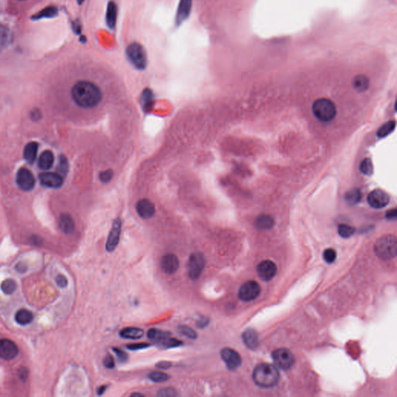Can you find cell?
Returning <instances> with one entry per match:
<instances>
[{
	"label": "cell",
	"instance_id": "cell-41",
	"mask_svg": "<svg viewBox=\"0 0 397 397\" xmlns=\"http://www.w3.org/2000/svg\"><path fill=\"white\" fill-rule=\"evenodd\" d=\"M114 175V172L112 169H107L99 173V179L101 183L107 184V183H110L112 180Z\"/></svg>",
	"mask_w": 397,
	"mask_h": 397
},
{
	"label": "cell",
	"instance_id": "cell-1",
	"mask_svg": "<svg viewBox=\"0 0 397 397\" xmlns=\"http://www.w3.org/2000/svg\"><path fill=\"white\" fill-rule=\"evenodd\" d=\"M73 100L82 108L96 107L103 99L100 88L90 81H78L71 89Z\"/></svg>",
	"mask_w": 397,
	"mask_h": 397
},
{
	"label": "cell",
	"instance_id": "cell-35",
	"mask_svg": "<svg viewBox=\"0 0 397 397\" xmlns=\"http://www.w3.org/2000/svg\"><path fill=\"white\" fill-rule=\"evenodd\" d=\"M158 345L160 347L164 348V349H172V348H177L181 346V345H183V342L169 336L168 338L163 340Z\"/></svg>",
	"mask_w": 397,
	"mask_h": 397
},
{
	"label": "cell",
	"instance_id": "cell-43",
	"mask_svg": "<svg viewBox=\"0 0 397 397\" xmlns=\"http://www.w3.org/2000/svg\"><path fill=\"white\" fill-rule=\"evenodd\" d=\"M323 256H324V258H325V261L327 263L334 262V260L336 259V257H337L335 251H334V249H332V248H327V249H326L325 252H324Z\"/></svg>",
	"mask_w": 397,
	"mask_h": 397
},
{
	"label": "cell",
	"instance_id": "cell-55",
	"mask_svg": "<svg viewBox=\"0 0 397 397\" xmlns=\"http://www.w3.org/2000/svg\"><path fill=\"white\" fill-rule=\"evenodd\" d=\"M107 386H101L97 389V394L99 396L103 395L107 390Z\"/></svg>",
	"mask_w": 397,
	"mask_h": 397
},
{
	"label": "cell",
	"instance_id": "cell-37",
	"mask_svg": "<svg viewBox=\"0 0 397 397\" xmlns=\"http://www.w3.org/2000/svg\"><path fill=\"white\" fill-rule=\"evenodd\" d=\"M57 170H58V173L62 175L63 178L67 175L68 172H69V162L66 156H64V155L60 156Z\"/></svg>",
	"mask_w": 397,
	"mask_h": 397
},
{
	"label": "cell",
	"instance_id": "cell-32",
	"mask_svg": "<svg viewBox=\"0 0 397 397\" xmlns=\"http://www.w3.org/2000/svg\"><path fill=\"white\" fill-rule=\"evenodd\" d=\"M12 41V34L7 26L0 24V47H5Z\"/></svg>",
	"mask_w": 397,
	"mask_h": 397
},
{
	"label": "cell",
	"instance_id": "cell-34",
	"mask_svg": "<svg viewBox=\"0 0 397 397\" xmlns=\"http://www.w3.org/2000/svg\"><path fill=\"white\" fill-rule=\"evenodd\" d=\"M17 285L15 280L12 279H7L4 280L1 284V289L5 294L11 295L15 292L17 289Z\"/></svg>",
	"mask_w": 397,
	"mask_h": 397
},
{
	"label": "cell",
	"instance_id": "cell-56",
	"mask_svg": "<svg viewBox=\"0 0 397 397\" xmlns=\"http://www.w3.org/2000/svg\"><path fill=\"white\" fill-rule=\"evenodd\" d=\"M80 41L82 43L85 44L86 42V38L85 36H82L80 38Z\"/></svg>",
	"mask_w": 397,
	"mask_h": 397
},
{
	"label": "cell",
	"instance_id": "cell-54",
	"mask_svg": "<svg viewBox=\"0 0 397 397\" xmlns=\"http://www.w3.org/2000/svg\"><path fill=\"white\" fill-rule=\"evenodd\" d=\"M41 113H40L38 110H34V111H32L31 112V118L34 119V120H38L39 118L41 117Z\"/></svg>",
	"mask_w": 397,
	"mask_h": 397
},
{
	"label": "cell",
	"instance_id": "cell-22",
	"mask_svg": "<svg viewBox=\"0 0 397 397\" xmlns=\"http://www.w3.org/2000/svg\"><path fill=\"white\" fill-rule=\"evenodd\" d=\"M144 331L142 329L133 327H125L119 332V335L121 338L131 340L140 339L144 336Z\"/></svg>",
	"mask_w": 397,
	"mask_h": 397
},
{
	"label": "cell",
	"instance_id": "cell-30",
	"mask_svg": "<svg viewBox=\"0 0 397 397\" xmlns=\"http://www.w3.org/2000/svg\"><path fill=\"white\" fill-rule=\"evenodd\" d=\"M58 10L55 6H47L32 17V20H41L43 18H54L58 15Z\"/></svg>",
	"mask_w": 397,
	"mask_h": 397
},
{
	"label": "cell",
	"instance_id": "cell-28",
	"mask_svg": "<svg viewBox=\"0 0 397 397\" xmlns=\"http://www.w3.org/2000/svg\"><path fill=\"white\" fill-rule=\"evenodd\" d=\"M353 87L356 91L362 93L369 89L370 82L367 76L365 75H358L353 79Z\"/></svg>",
	"mask_w": 397,
	"mask_h": 397
},
{
	"label": "cell",
	"instance_id": "cell-33",
	"mask_svg": "<svg viewBox=\"0 0 397 397\" xmlns=\"http://www.w3.org/2000/svg\"><path fill=\"white\" fill-rule=\"evenodd\" d=\"M396 122L394 120H390L385 123L377 131V135L379 138H382L390 135L393 131L395 130Z\"/></svg>",
	"mask_w": 397,
	"mask_h": 397
},
{
	"label": "cell",
	"instance_id": "cell-46",
	"mask_svg": "<svg viewBox=\"0 0 397 397\" xmlns=\"http://www.w3.org/2000/svg\"><path fill=\"white\" fill-rule=\"evenodd\" d=\"M148 347H150V345L146 343L131 344V345H127V349L131 350H141V349H147Z\"/></svg>",
	"mask_w": 397,
	"mask_h": 397
},
{
	"label": "cell",
	"instance_id": "cell-31",
	"mask_svg": "<svg viewBox=\"0 0 397 397\" xmlns=\"http://www.w3.org/2000/svg\"><path fill=\"white\" fill-rule=\"evenodd\" d=\"M362 192L359 189H351L345 194V201L350 205H355L362 200Z\"/></svg>",
	"mask_w": 397,
	"mask_h": 397
},
{
	"label": "cell",
	"instance_id": "cell-21",
	"mask_svg": "<svg viewBox=\"0 0 397 397\" xmlns=\"http://www.w3.org/2000/svg\"><path fill=\"white\" fill-rule=\"evenodd\" d=\"M59 227L64 233L71 234L75 231V222L70 215L63 213L60 216Z\"/></svg>",
	"mask_w": 397,
	"mask_h": 397
},
{
	"label": "cell",
	"instance_id": "cell-58",
	"mask_svg": "<svg viewBox=\"0 0 397 397\" xmlns=\"http://www.w3.org/2000/svg\"><path fill=\"white\" fill-rule=\"evenodd\" d=\"M84 2L85 0H77V2H78L79 5H82V4Z\"/></svg>",
	"mask_w": 397,
	"mask_h": 397
},
{
	"label": "cell",
	"instance_id": "cell-40",
	"mask_svg": "<svg viewBox=\"0 0 397 397\" xmlns=\"http://www.w3.org/2000/svg\"><path fill=\"white\" fill-rule=\"evenodd\" d=\"M148 377L151 381L155 382H164L170 379L169 375L164 373H159V372L151 373Z\"/></svg>",
	"mask_w": 397,
	"mask_h": 397
},
{
	"label": "cell",
	"instance_id": "cell-7",
	"mask_svg": "<svg viewBox=\"0 0 397 397\" xmlns=\"http://www.w3.org/2000/svg\"><path fill=\"white\" fill-rule=\"evenodd\" d=\"M272 358L277 367L283 370H288L294 365V355L288 349H280L274 350L272 353Z\"/></svg>",
	"mask_w": 397,
	"mask_h": 397
},
{
	"label": "cell",
	"instance_id": "cell-52",
	"mask_svg": "<svg viewBox=\"0 0 397 397\" xmlns=\"http://www.w3.org/2000/svg\"><path fill=\"white\" fill-rule=\"evenodd\" d=\"M386 217L389 220H394V219L397 218V210L393 209L388 211L387 213H386Z\"/></svg>",
	"mask_w": 397,
	"mask_h": 397
},
{
	"label": "cell",
	"instance_id": "cell-20",
	"mask_svg": "<svg viewBox=\"0 0 397 397\" xmlns=\"http://www.w3.org/2000/svg\"><path fill=\"white\" fill-rule=\"evenodd\" d=\"M140 105L144 112L148 113L153 108L155 104V95L151 89H144L140 95Z\"/></svg>",
	"mask_w": 397,
	"mask_h": 397
},
{
	"label": "cell",
	"instance_id": "cell-19",
	"mask_svg": "<svg viewBox=\"0 0 397 397\" xmlns=\"http://www.w3.org/2000/svg\"><path fill=\"white\" fill-rule=\"evenodd\" d=\"M117 14L118 9L117 4L114 1H110L107 4L106 22H107V26L111 30H114L116 26Z\"/></svg>",
	"mask_w": 397,
	"mask_h": 397
},
{
	"label": "cell",
	"instance_id": "cell-29",
	"mask_svg": "<svg viewBox=\"0 0 397 397\" xmlns=\"http://www.w3.org/2000/svg\"><path fill=\"white\" fill-rule=\"evenodd\" d=\"M256 225L260 230L271 229L274 225V219L269 215H260L256 219Z\"/></svg>",
	"mask_w": 397,
	"mask_h": 397
},
{
	"label": "cell",
	"instance_id": "cell-51",
	"mask_svg": "<svg viewBox=\"0 0 397 397\" xmlns=\"http://www.w3.org/2000/svg\"><path fill=\"white\" fill-rule=\"evenodd\" d=\"M172 366V363L168 362H160L156 364V367L161 369H168Z\"/></svg>",
	"mask_w": 397,
	"mask_h": 397
},
{
	"label": "cell",
	"instance_id": "cell-49",
	"mask_svg": "<svg viewBox=\"0 0 397 397\" xmlns=\"http://www.w3.org/2000/svg\"><path fill=\"white\" fill-rule=\"evenodd\" d=\"M15 269L20 273H24L27 270V266H26L25 263L19 262L17 263V265H16Z\"/></svg>",
	"mask_w": 397,
	"mask_h": 397
},
{
	"label": "cell",
	"instance_id": "cell-57",
	"mask_svg": "<svg viewBox=\"0 0 397 397\" xmlns=\"http://www.w3.org/2000/svg\"><path fill=\"white\" fill-rule=\"evenodd\" d=\"M131 397H143V395H141V394H131Z\"/></svg>",
	"mask_w": 397,
	"mask_h": 397
},
{
	"label": "cell",
	"instance_id": "cell-14",
	"mask_svg": "<svg viewBox=\"0 0 397 397\" xmlns=\"http://www.w3.org/2000/svg\"><path fill=\"white\" fill-rule=\"evenodd\" d=\"M257 275L264 281H270L274 278L277 272V266L269 260L261 261L257 268Z\"/></svg>",
	"mask_w": 397,
	"mask_h": 397
},
{
	"label": "cell",
	"instance_id": "cell-17",
	"mask_svg": "<svg viewBox=\"0 0 397 397\" xmlns=\"http://www.w3.org/2000/svg\"><path fill=\"white\" fill-rule=\"evenodd\" d=\"M161 267L166 274H174L179 268V261L174 254H167L161 260Z\"/></svg>",
	"mask_w": 397,
	"mask_h": 397
},
{
	"label": "cell",
	"instance_id": "cell-13",
	"mask_svg": "<svg viewBox=\"0 0 397 397\" xmlns=\"http://www.w3.org/2000/svg\"><path fill=\"white\" fill-rule=\"evenodd\" d=\"M19 349L11 340L0 339V358L4 360H13L17 356Z\"/></svg>",
	"mask_w": 397,
	"mask_h": 397
},
{
	"label": "cell",
	"instance_id": "cell-11",
	"mask_svg": "<svg viewBox=\"0 0 397 397\" xmlns=\"http://www.w3.org/2000/svg\"><path fill=\"white\" fill-rule=\"evenodd\" d=\"M220 356L230 370H235L241 366V357L238 352L230 348H225L220 351Z\"/></svg>",
	"mask_w": 397,
	"mask_h": 397
},
{
	"label": "cell",
	"instance_id": "cell-48",
	"mask_svg": "<svg viewBox=\"0 0 397 397\" xmlns=\"http://www.w3.org/2000/svg\"><path fill=\"white\" fill-rule=\"evenodd\" d=\"M209 325V319L207 317H201L196 323V327L198 328H205L207 325Z\"/></svg>",
	"mask_w": 397,
	"mask_h": 397
},
{
	"label": "cell",
	"instance_id": "cell-16",
	"mask_svg": "<svg viewBox=\"0 0 397 397\" xmlns=\"http://www.w3.org/2000/svg\"><path fill=\"white\" fill-rule=\"evenodd\" d=\"M41 183L50 188H59L63 185L64 179L62 175L57 172H43L39 175Z\"/></svg>",
	"mask_w": 397,
	"mask_h": 397
},
{
	"label": "cell",
	"instance_id": "cell-59",
	"mask_svg": "<svg viewBox=\"0 0 397 397\" xmlns=\"http://www.w3.org/2000/svg\"><path fill=\"white\" fill-rule=\"evenodd\" d=\"M21 1H23V0H21Z\"/></svg>",
	"mask_w": 397,
	"mask_h": 397
},
{
	"label": "cell",
	"instance_id": "cell-39",
	"mask_svg": "<svg viewBox=\"0 0 397 397\" xmlns=\"http://www.w3.org/2000/svg\"><path fill=\"white\" fill-rule=\"evenodd\" d=\"M178 329H179L180 334H183L185 337H187L188 339L195 340L197 338L196 332L189 327L182 325V326H179Z\"/></svg>",
	"mask_w": 397,
	"mask_h": 397
},
{
	"label": "cell",
	"instance_id": "cell-4",
	"mask_svg": "<svg viewBox=\"0 0 397 397\" xmlns=\"http://www.w3.org/2000/svg\"><path fill=\"white\" fill-rule=\"evenodd\" d=\"M397 238L394 235L387 234L377 240L375 252L382 260L393 259L397 256Z\"/></svg>",
	"mask_w": 397,
	"mask_h": 397
},
{
	"label": "cell",
	"instance_id": "cell-23",
	"mask_svg": "<svg viewBox=\"0 0 397 397\" xmlns=\"http://www.w3.org/2000/svg\"><path fill=\"white\" fill-rule=\"evenodd\" d=\"M54 162V154L52 151H45L43 153L41 154L38 159V167L41 169L46 170L50 169L52 167L53 164Z\"/></svg>",
	"mask_w": 397,
	"mask_h": 397
},
{
	"label": "cell",
	"instance_id": "cell-38",
	"mask_svg": "<svg viewBox=\"0 0 397 397\" xmlns=\"http://www.w3.org/2000/svg\"><path fill=\"white\" fill-rule=\"evenodd\" d=\"M355 232V229L347 224H341L338 227V233L341 237L344 238H349L351 237Z\"/></svg>",
	"mask_w": 397,
	"mask_h": 397
},
{
	"label": "cell",
	"instance_id": "cell-6",
	"mask_svg": "<svg viewBox=\"0 0 397 397\" xmlns=\"http://www.w3.org/2000/svg\"><path fill=\"white\" fill-rule=\"evenodd\" d=\"M206 257L204 254L195 252L188 258L187 271L189 278L196 280L200 278L206 265Z\"/></svg>",
	"mask_w": 397,
	"mask_h": 397
},
{
	"label": "cell",
	"instance_id": "cell-12",
	"mask_svg": "<svg viewBox=\"0 0 397 397\" xmlns=\"http://www.w3.org/2000/svg\"><path fill=\"white\" fill-rule=\"evenodd\" d=\"M17 183L23 190L30 191L35 186V179L27 168H21L17 172Z\"/></svg>",
	"mask_w": 397,
	"mask_h": 397
},
{
	"label": "cell",
	"instance_id": "cell-26",
	"mask_svg": "<svg viewBox=\"0 0 397 397\" xmlns=\"http://www.w3.org/2000/svg\"><path fill=\"white\" fill-rule=\"evenodd\" d=\"M33 320H34V315L30 310H26V309H21L16 313L15 321L19 325H23V326L30 325Z\"/></svg>",
	"mask_w": 397,
	"mask_h": 397
},
{
	"label": "cell",
	"instance_id": "cell-10",
	"mask_svg": "<svg viewBox=\"0 0 397 397\" xmlns=\"http://www.w3.org/2000/svg\"><path fill=\"white\" fill-rule=\"evenodd\" d=\"M367 200L370 207L375 209H382L390 204V197L387 192L376 188L369 194Z\"/></svg>",
	"mask_w": 397,
	"mask_h": 397
},
{
	"label": "cell",
	"instance_id": "cell-15",
	"mask_svg": "<svg viewBox=\"0 0 397 397\" xmlns=\"http://www.w3.org/2000/svg\"><path fill=\"white\" fill-rule=\"evenodd\" d=\"M136 210L140 217L144 220H148L155 215V206L151 200L144 198L138 200L136 204Z\"/></svg>",
	"mask_w": 397,
	"mask_h": 397
},
{
	"label": "cell",
	"instance_id": "cell-5",
	"mask_svg": "<svg viewBox=\"0 0 397 397\" xmlns=\"http://www.w3.org/2000/svg\"><path fill=\"white\" fill-rule=\"evenodd\" d=\"M126 54L129 62L139 71H144L147 66V57L144 47L138 42L128 45Z\"/></svg>",
	"mask_w": 397,
	"mask_h": 397
},
{
	"label": "cell",
	"instance_id": "cell-36",
	"mask_svg": "<svg viewBox=\"0 0 397 397\" xmlns=\"http://www.w3.org/2000/svg\"><path fill=\"white\" fill-rule=\"evenodd\" d=\"M359 169L363 175L370 176L373 174V164L370 159H365L360 164Z\"/></svg>",
	"mask_w": 397,
	"mask_h": 397
},
{
	"label": "cell",
	"instance_id": "cell-24",
	"mask_svg": "<svg viewBox=\"0 0 397 397\" xmlns=\"http://www.w3.org/2000/svg\"><path fill=\"white\" fill-rule=\"evenodd\" d=\"M243 341L248 349H255L258 345V336L257 333L252 329H248L242 335Z\"/></svg>",
	"mask_w": 397,
	"mask_h": 397
},
{
	"label": "cell",
	"instance_id": "cell-25",
	"mask_svg": "<svg viewBox=\"0 0 397 397\" xmlns=\"http://www.w3.org/2000/svg\"><path fill=\"white\" fill-rule=\"evenodd\" d=\"M38 151V143L30 142L29 144H26L24 148V152H23L25 160L30 164H33L35 162L36 159H37Z\"/></svg>",
	"mask_w": 397,
	"mask_h": 397
},
{
	"label": "cell",
	"instance_id": "cell-42",
	"mask_svg": "<svg viewBox=\"0 0 397 397\" xmlns=\"http://www.w3.org/2000/svg\"><path fill=\"white\" fill-rule=\"evenodd\" d=\"M157 395L159 397H175L178 394L177 392L175 391L173 388L168 387L159 390Z\"/></svg>",
	"mask_w": 397,
	"mask_h": 397
},
{
	"label": "cell",
	"instance_id": "cell-45",
	"mask_svg": "<svg viewBox=\"0 0 397 397\" xmlns=\"http://www.w3.org/2000/svg\"><path fill=\"white\" fill-rule=\"evenodd\" d=\"M103 365L107 369H112L115 367V362H114V357L110 354H107L103 360Z\"/></svg>",
	"mask_w": 397,
	"mask_h": 397
},
{
	"label": "cell",
	"instance_id": "cell-2",
	"mask_svg": "<svg viewBox=\"0 0 397 397\" xmlns=\"http://www.w3.org/2000/svg\"><path fill=\"white\" fill-rule=\"evenodd\" d=\"M253 379L260 387H273L280 380V373L276 366L271 364L261 363L254 369Z\"/></svg>",
	"mask_w": 397,
	"mask_h": 397
},
{
	"label": "cell",
	"instance_id": "cell-50",
	"mask_svg": "<svg viewBox=\"0 0 397 397\" xmlns=\"http://www.w3.org/2000/svg\"><path fill=\"white\" fill-rule=\"evenodd\" d=\"M72 29L75 34L79 35L81 34V30H82V26H81L80 23L78 22V21L73 22Z\"/></svg>",
	"mask_w": 397,
	"mask_h": 397
},
{
	"label": "cell",
	"instance_id": "cell-44",
	"mask_svg": "<svg viewBox=\"0 0 397 397\" xmlns=\"http://www.w3.org/2000/svg\"><path fill=\"white\" fill-rule=\"evenodd\" d=\"M113 350H114V353L116 354L118 360H119V362H125L126 361H127L128 356H127V354H126L123 350H122L121 349H117V348H114Z\"/></svg>",
	"mask_w": 397,
	"mask_h": 397
},
{
	"label": "cell",
	"instance_id": "cell-9",
	"mask_svg": "<svg viewBox=\"0 0 397 397\" xmlns=\"http://www.w3.org/2000/svg\"><path fill=\"white\" fill-rule=\"evenodd\" d=\"M122 230L121 219H115L113 222L112 228L109 233L108 238H107V244H106V249L107 252H112L116 249L120 239V234Z\"/></svg>",
	"mask_w": 397,
	"mask_h": 397
},
{
	"label": "cell",
	"instance_id": "cell-18",
	"mask_svg": "<svg viewBox=\"0 0 397 397\" xmlns=\"http://www.w3.org/2000/svg\"><path fill=\"white\" fill-rule=\"evenodd\" d=\"M192 0H180L175 17V24L180 26L188 19L192 10Z\"/></svg>",
	"mask_w": 397,
	"mask_h": 397
},
{
	"label": "cell",
	"instance_id": "cell-47",
	"mask_svg": "<svg viewBox=\"0 0 397 397\" xmlns=\"http://www.w3.org/2000/svg\"><path fill=\"white\" fill-rule=\"evenodd\" d=\"M55 281H56V283L57 285H58V287H67L68 280L66 276H63V275H58V276L56 277V280H55Z\"/></svg>",
	"mask_w": 397,
	"mask_h": 397
},
{
	"label": "cell",
	"instance_id": "cell-27",
	"mask_svg": "<svg viewBox=\"0 0 397 397\" xmlns=\"http://www.w3.org/2000/svg\"><path fill=\"white\" fill-rule=\"evenodd\" d=\"M147 338L151 341H154L157 345H159L160 342L172 335L169 332L164 331V330H158V329L151 328L147 331Z\"/></svg>",
	"mask_w": 397,
	"mask_h": 397
},
{
	"label": "cell",
	"instance_id": "cell-53",
	"mask_svg": "<svg viewBox=\"0 0 397 397\" xmlns=\"http://www.w3.org/2000/svg\"><path fill=\"white\" fill-rule=\"evenodd\" d=\"M27 375H28V373H27V371H26V369H24V368H22V369H20L19 376L21 379H23V380L26 379V377H27Z\"/></svg>",
	"mask_w": 397,
	"mask_h": 397
},
{
	"label": "cell",
	"instance_id": "cell-8",
	"mask_svg": "<svg viewBox=\"0 0 397 397\" xmlns=\"http://www.w3.org/2000/svg\"><path fill=\"white\" fill-rule=\"evenodd\" d=\"M261 293L259 284L256 281H248L239 289L238 297L244 302L252 301L257 298Z\"/></svg>",
	"mask_w": 397,
	"mask_h": 397
},
{
	"label": "cell",
	"instance_id": "cell-3",
	"mask_svg": "<svg viewBox=\"0 0 397 397\" xmlns=\"http://www.w3.org/2000/svg\"><path fill=\"white\" fill-rule=\"evenodd\" d=\"M312 110L315 117L324 123L331 121L337 114L335 104L327 98H321L314 101Z\"/></svg>",
	"mask_w": 397,
	"mask_h": 397
}]
</instances>
